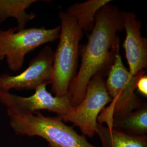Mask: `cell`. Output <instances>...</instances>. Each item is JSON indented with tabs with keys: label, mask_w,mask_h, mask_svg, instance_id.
Returning <instances> with one entry per match:
<instances>
[{
	"label": "cell",
	"mask_w": 147,
	"mask_h": 147,
	"mask_svg": "<svg viewBox=\"0 0 147 147\" xmlns=\"http://www.w3.org/2000/svg\"><path fill=\"white\" fill-rule=\"evenodd\" d=\"M144 74L143 70L132 75L123 63L120 54L117 55L105 81V87L112 101L100 113L98 118L99 124L106 123L107 125L112 119L126 115L142 106L143 103L135 90L138 80Z\"/></svg>",
	"instance_id": "277c9868"
},
{
	"label": "cell",
	"mask_w": 147,
	"mask_h": 147,
	"mask_svg": "<svg viewBox=\"0 0 147 147\" xmlns=\"http://www.w3.org/2000/svg\"><path fill=\"white\" fill-rule=\"evenodd\" d=\"M122 11L109 3L97 13L94 26L82 51L79 71L69 88L71 105H79L84 99L89 81L98 73L107 76L119 54L120 39L117 32L122 31Z\"/></svg>",
	"instance_id": "6da1fadb"
},
{
	"label": "cell",
	"mask_w": 147,
	"mask_h": 147,
	"mask_svg": "<svg viewBox=\"0 0 147 147\" xmlns=\"http://www.w3.org/2000/svg\"><path fill=\"white\" fill-rule=\"evenodd\" d=\"M110 0H89L70 5L67 11L73 16L82 31L92 32L98 11L110 3Z\"/></svg>",
	"instance_id": "4fadbf2b"
},
{
	"label": "cell",
	"mask_w": 147,
	"mask_h": 147,
	"mask_svg": "<svg viewBox=\"0 0 147 147\" xmlns=\"http://www.w3.org/2000/svg\"><path fill=\"white\" fill-rule=\"evenodd\" d=\"M59 42L54 53L51 92L57 96L68 94L70 84L77 74L80 42L82 31L68 11H61Z\"/></svg>",
	"instance_id": "3957f363"
},
{
	"label": "cell",
	"mask_w": 147,
	"mask_h": 147,
	"mask_svg": "<svg viewBox=\"0 0 147 147\" xmlns=\"http://www.w3.org/2000/svg\"><path fill=\"white\" fill-rule=\"evenodd\" d=\"M47 85H40L35 89L33 94L26 97L0 90V104L7 109L23 113H33L40 110H47L56 113L60 117L67 115L73 109L70 95L68 93L63 96L53 95L47 91Z\"/></svg>",
	"instance_id": "52a82bcc"
},
{
	"label": "cell",
	"mask_w": 147,
	"mask_h": 147,
	"mask_svg": "<svg viewBox=\"0 0 147 147\" xmlns=\"http://www.w3.org/2000/svg\"><path fill=\"white\" fill-rule=\"evenodd\" d=\"M107 126L132 136H147V104L143 103L136 110L112 119Z\"/></svg>",
	"instance_id": "30bf717a"
},
{
	"label": "cell",
	"mask_w": 147,
	"mask_h": 147,
	"mask_svg": "<svg viewBox=\"0 0 147 147\" xmlns=\"http://www.w3.org/2000/svg\"><path fill=\"white\" fill-rule=\"evenodd\" d=\"M60 26L18 30L16 27L0 30V61L6 59L8 68L16 72L22 67L28 53L59 38Z\"/></svg>",
	"instance_id": "5b68a950"
},
{
	"label": "cell",
	"mask_w": 147,
	"mask_h": 147,
	"mask_svg": "<svg viewBox=\"0 0 147 147\" xmlns=\"http://www.w3.org/2000/svg\"><path fill=\"white\" fill-rule=\"evenodd\" d=\"M137 90L144 96H147V76L146 74L141 76L137 81L136 84Z\"/></svg>",
	"instance_id": "5bb4252c"
},
{
	"label": "cell",
	"mask_w": 147,
	"mask_h": 147,
	"mask_svg": "<svg viewBox=\"0 0 147 147\" xmlns=\"http://www.w3.org/2000/svg\"><path fill=\"white\" fill-rule=\"evenodd\" d=\"M37 0H0V25L8 18H13L17 22L18 30L25 28L27 24L36 17L27 9Z\"/></svg>",
	"instance_id": "8fae6325"
},
{
	"label": "cell",
	"mask_w": 147,
	"mask_h": 147,
	"mask_svg": "<svg viewBox=\"0 0 147 147\" xmlns=\"http://www.w3.org/2000/svg\"><path fill=\"white\" fill-rule=\"evenodd\" d=\"M123 28L126 38L123 44L129 71L136 75L147 67V40L141 36V22L133 12L122 11Z\"/></svg>",
	"instance_id": "9c48e42d"
},
{
	"label": "cell",
	"mask_w": 147,
	"mask_h": 147,
	"mask_svg": "<svg viewBox=\"0 0 147 147\" xmlns=\"http://www.w3.org/2000/svg\"><path fill=\"white\" fill-rule=\"evenodd\" d=\"M7 112L10 126L17 135L40 137L50 147H97L59 116L47 117L40 111L28 113L11 109H7Z\"/></svg>",
	"instance_id": "7a4b0ae2"
},
{
	"label": "cell",
	"mask_w": 147,
	"mask_h": 147,
	"mask_svg": "<svg viewBox=\"0 0 147 147\" xmlns=\"http://www.w3.org/2000/svg\"><path fill=\"white\" fill-rule=\"evenodd\" d=\"M104 76L95 74L87 84L84 99L61 118L64 122H70L80 128L82 135L92 138L96 134L98 118L112 99L105 87Z\"/></svg>",
	"instance_id": "8992f818"
},
{
	"label": "cell",
	"mask_w": 147,
	"mask_h": 147,
	"mask_svg": "<svg viewBox=\"0 0 147 147\" xmlns=\"http://www.w3.org/2000/svg\"><path fill=\"white\" fill-rule=\"evenodd\" d=\"M96 134L102 147H147V136H135L98 124Z\"/></svg>",
	"instance_id": "7c38bea8"
},
{
	"label": "cell",
	"mask_w": 147,
	"mask_h": 147,
	"mask_svg": "<svg viewBox=\"0 0 147 147\" xmlns=\"http://www.w3.org/2000/svg\"><path fill=\"white\" fill-rule=\"evenodd\" d=\"M54 52L46 46L32 58L28 68L18 75L0 74V90L10 92L35 90L42 84H50L53 74Z\"/></svg>",
	"instance_id": "ba28073f"
}]
</instances>
